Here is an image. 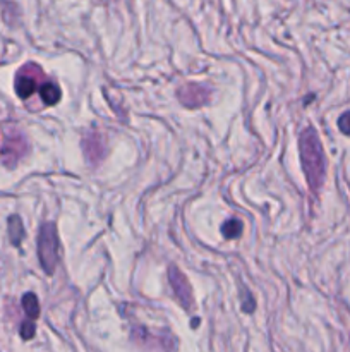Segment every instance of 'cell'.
Segmentation results:
<instances>
[{"instance_id":"cell-1","label":"cell","mask_w":350,"mask_h":352,"mask_svg":"<svg viewBox=\"0 0 350 352\" xmlns=\"http://www.w3.org/2000/svg\"><path fill=\"white\" fill-rule=\"evenodd\" d=\"M299 151H301L302 170H304L307 184L312 191H318L325 179V153L319 143V138L312 127L302 131L299 138Z\"/></svg>"},{"instance_id":"cell-2","label":"cell","mask_w":350,"mask_h":352,"mask_svg":"<svg viewBox=\"0 0 350 352\" xmlns=\"http://www.w3.org/2000/svg\"><path fill=\"white\" fill-rule=\"evenodd\" d=\"M38 258L47 275L54 274L58 261V237L54 223H43L41 227L38 236Z\"/></svg>"},{"instance_id":"cell-3","label":"cell","mask_w":350,"mask_h":352,"mask_svg":"<svg viewBox=\"0 0 350 352\" xmlns=\"http://www.w3.org/2000/svg\"><path fill=\"white\" fill-rule=\"evenodd\" d=\"M27 150L26 138L16 127H3L2 143H0V160L7 165H14L24 157Z\"/></svg>"},{"instance_id":"cell-4","label":"cell","mask_w":350,"mask_h":352,"mask_svg":"<svg viewBox=\"0 0 350 352\" xmlns=\"http://www.w3.org/2000/svg\"><path fill=\"white\" fill-rule=\"evenodd\" d=\"M47 82L43 71L36 64H26L19 69L16 76V93L19 98L26 100L38 91Z\"/></svg>"},{"instance_id":"cell-5","label":"cell","mask_w":350,"mask_h":352,"mask_svg":"<svg viewBox=\"0 0 350 352\" xmlns=\"http://www.w3.org/2000/svg\"><path fill=\"white\" fill-rule=\"evenodd\" d=\"M178 102L189 109H198V107L206 105L211 98V89L208 86L198 85V82H189L178 88L177 91Z\"/></svg>"},{"instance_id":"cell-6","label":"cell","mask_w":350,"mask_h":352,"mask_svg":"<svg viewBox=\"0 0 350 352\" xmlns=\"http://www.w3.org/2000/svg\"><path fill=\"white\" fill-rule=\"evenodd\" d=\"M168 280H170L172 289H174L175 296H177L178 302L182 305V308L189 309L192 308V292H191V285H189L187 278L184 277L180 270H178L175 265H170L168 268Z\"/></svg>"},{"instance_id":"cell-7","label":"cell","mask_w":350,"mask_h":352,"mask_svg":"<svg viewBox=\"0 0 350 352\" xmlns=\"http://www.w3.org/2000/svg\"><path fill=\"white\" fill-rule=\"evenodd\" d=\"M82 150H84V157L89 164L98 165L105 157V140L100 133L86 134L84 140H82Z\"/></svg>"},{"instance_id":"cell-8","label":"cell","mask_w":350,"mask_h":352,"mask_svg":"<svg viewBox=\"0 0 350 352\" xmlns=\"http://www.w3.org/2000/svg\"><path fill=\"white\" fill-rule=\"evenodd\" d=\"M40 96L43 100L45 105H55V103L60 102V88H58L57 82L54 81H47L43 86L40 88Z\"/></svg>"},{"instance_id":"cell-9","label":"cell","mask_w":350,"mask_h":352,"mask_svg":"<svg viewBox=\"0 0 350 352\" xmlns=\"http://www.w3.org/2000/svg\"><path fill=\"white\" fill-rule=\"evenodd\" d=\"M9 237H10V243H12L14 246H19L21 241H23L24 237L23 222H21V219L17 215L10 217L9 219Z\"/></svg>"},{"instance_id":"cell-10","label":"cell","mask_w":350,"mask_h":352,"mask_svg":"<svg viewBox=\"0 0 350 352\" xmlns=\"http://www.w3.org/2000/svg\"><path fill=\"white\" fill-rule=\"evenodd\" d=\"M23 308L26 315L30 316V320H36L40 316V302L33 292H27L23 296Z\"/></svg>"},{"instance_id":"cell-11","label":"cell","mask_w":350,"mask_h":352,"mask_svg":"<svg viewBox=\"0 0 350 352\" xmlns=\"http://www.w3.org/2000/svg\"><path fill=\"white\" fill-rule=\"evenodd\" d=\"M222 232L226 239H237L240 236V232H242V222L237 219L226 220L222 226Z\"/></svg>"},{"instance_id":"cell-12","label":"cell","mask_w":350,"mask_h":352,"mask_svg":"<svg viewBox=\"0 0 350 352\" xmlns=\"http://www.w3.org/2000/svg\"><path fill=\"white\" fill-rule=\"evenodd\" d=\"M34 336V323L31 322H24L23 325H21V337H23V339H31V337Z\"/></svg>"},{"instance_id":"cell-13","label":"cell","mask_w":350,"mask_h":352,"mask_svg":"<svg viewBox=\"0 0 350 352\" xmlns=\"http://www.w3.org/2000/svg\"><path fill=\"white\" fill-rule=\"evenodd\" d=\"M338 127H340V131H342V133L349 134V136H350V112L343 113V116L340 117Z\"/></svg>"}]
</instances>
